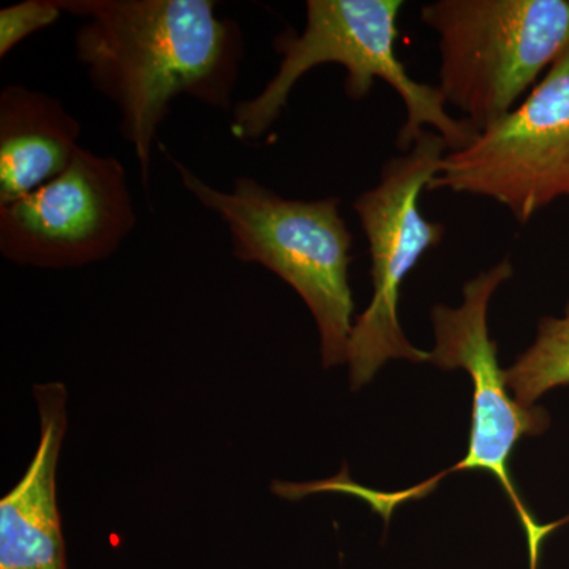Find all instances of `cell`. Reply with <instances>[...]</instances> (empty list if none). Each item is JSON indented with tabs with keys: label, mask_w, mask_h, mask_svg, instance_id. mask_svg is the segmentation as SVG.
<instances>
[{
	"label": "cell",
	"mask_w": 569,
	"mask_h": 569,
	"mask_svg": "<svg viewBox=\"0 0 569 569\" xmlns=\"http://www.w3.org/2000/svg\"><path fill=\"white\" fill-rule=\"evenodd\" d=\"M78 18L74 56L116 108L119 134L140 168L151 204L152 157L176 99L189 97L230 114L246 39L213 0H59Z\"/></svg>",
	"instance_id": "obj_1"
},
{
	"label": "cell",
	"mask_w": 569,
	"mask_h": 569,
	"mask_svg": "<svg viewBox=\"0 0 569 569\" xmlns=\"http://www.w3.org/2000/svg\"><path fill=\"white\" fill-rule=\"evenodd\" d=\"M512 276L515 268L511 261H500L463 284L462 305L436 306L432 309L436 347L430 351L429 362L445 370L463 369L473 381V406L466 458L415 488L396 492L365 488L353 481L348 468L343 467L340 473L325 481L296 486L299 498L325 492L361 498L388 523L397 507L407 501L422 500L449 475L466 470L488 471L507 492L509 503L526 533L530 569H538L542 545L553 530L569 522V516L552 523L539 522L520 497L509 468L519 441L523 437L541 436L550 422L545 408L523 406L515 396L509 395L507 372L498 365L497 342L489 336L490 299L497 288Z\"/></svg>",
	"instance_id": "obj_2"
},
{
	"label": "cell",
	"mask_w": 569,
	"mask_h": 569,
	"mask_svg": "<svg viewBox=\"0 0 569 569\" xmlns=\"http://www.w3.org/2000/svg\"><path fill=\"white\" fill-rule=\"evenodd\" d=\"M402 9V0H307L305 31L287 29L276 37L272 48L280 56L279 69L257 96L236 102L231 134L242 142L263 140L298 81L318 66L339 63L347 71L348 99H366L376 80L399 93L407 110L397 133L400 151L407 152L426 130L441 134L449 151L467 148L478 130L448 114L438 88L413 80L397 58V18Z\"/></svg>",
	"instance_id": "obj_3"
},
{
	"label": "cell",
	"mask_w": 569,
	"mask_h": 569,
	"mask_svg": "<svg viewBox=\"0 0 569 569\" xmlns=\"http://www.w3.org/2000/svg\"><path fill=\"white\" fill-rule=\"evenodd\" d=\"M160 149L183 189L227 224L236 260L263 266L301 296L317 321L323 366L347 362L355 325L353 234L340 213V198H284L250 176L220 190Z\"/></svg>",
	"instance_id": "obj_4"
},
{
	"label": "cell",
	"mask_w": 569,
	"mask_h": 569,
	"mask_svg": "<svg viewBox=\"0 0 569 569\" xmlns=\"http://www.w3.org/2000/svg\"><path fill=\"white\" fill-rule=\"evenodd\" d=\"M438 91L478 132L509 114L569 50V0H437Z\"/></svg>",
	"instance_id": "obj_5"
},
{
	"label": "cell",
	"mask_w": 569,
	"mask_h": 569,
	"mask_svg": "<svg viewBox=\"0 0 569 569\" xmlns=\"http://www.w3.org/2000/svg\"><path fill=\"white\" fill-rule=\"evenodd\" d=\"M447 151L445 138L426 130L407 152L385 163L376 187L355 200L356 216L369 242L373 295L355 321L348 343L353 389L369 383L391 359L430 361V353L419 350L403 335L399 299L406 277L445 236L443 223L422 216L419 197L438 174Z\"/></svg>",
	"instance_id": "obj_6"
},
{
	"label": "cell",
	"mask_w": 569,
	"mask_h": 569,
	"mask_svg": "<svg viewBox=\"0 0 569 569\" xmlns=\"http://www.w3.org/2000/svg\"><path fill=\"white\" fill-rule=\"evenodd\" d=\"M427 190L489 198L520 224L569 197V50L515 110L448 152Z\"/></svg>",
	"instance_id": "obj_7"
},
{
	"label": "cell",
	"mask_w": 569,
	"mask_h": 569,
	"mask_svg": "<svg viewBox=\"0 0 569 569\" xmlns=\"http://www.w3.org/2000/svg\"><path fill=\"white\" fill-rule=\"evenodd\" d=\"M137 223L121 160L81 146L58 178L0 206V253L18 266L81 268L118 252Z\"/></svg>",
	"instance_id": "obj_8"
},
{
	"label": "cell",
	"mask_w": 569,
	"mask_h": 569,
	"mask_svg": "<svg viewBox=\"0 0 569 569\" xmlns=\"http://www.w3.org/2000/svg\"><path fill=\"white\" fill-rule=\"evenodd\" d=\"M40 441L24 477L0 500V569H67L56 471L67 430L62 383L33 388Z\"/></svg>",
	"instance_id": "obj_9"
},
{
	"label": "cell",
	"mask_w": 569,
	"mask_h": 569,
	"mask_svg": "<svg viewBox=\"0 0 569 569\" xmlns=\"http://www.w3.org/2000/svg\"><path fill=\"white\" fill-rule=\"evenodd\" d=\"M80 121L58 97L26 86L0 91V206L62 174L80 151Z\"/></svg>",
	"instance_id": "obj_10"
},
{
	"label": "cell",
	"mask_w": 569,
	"mask_h": 569,
	"mask_svg": "<svg viewBox=\"0 0 569 569\" xmlns=\"http://www.w3.org/2000/svg\"><path fill=\"white\" fill-rule=\"evenodd\" d=\"M507 385L515 399L529 407L550 389L569 385V318L539 321L533 346L507 370Z\"/></svg>",
	"instance_id": "obj_11"
},
{
	"label": "cell",
	"mask_w": 569,
	"mask_h": 569,
	"mask_svg": "<svg viewBox=\"0 0 569 569\" xmlns=\"http://www.w3.org/2000/svg\"><path fill=\"white\" fill-rule=\"evenodd\" d=\"M63 13L59 0H24L0 10V59L33 33L56 24Z\"/></svg>",
	"instance_id": "obj_12"
},
{
	"label": "cell",
	"mask_w": 569,
	"mask_h": 569,
	"mask_svg": "<svg viewBox=\"0 0 569 569\" xmlns=\"http://www.w3.org/2000/svg\"><path fill=\"white\" fill-rule=\"evenodd\" d=\"M567 318H569V302H568V306H567Z\"/></svg>",
	"instance_id": "obj_13"
}]
</instances>
